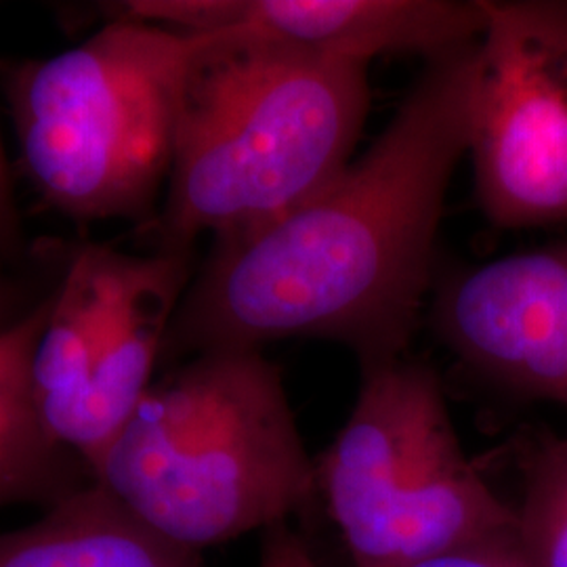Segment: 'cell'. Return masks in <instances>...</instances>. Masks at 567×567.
<instances>
[{"label":"cell","instance_id":"6da1fadb","mask_svg":"<svg viewBox=\"0 0 567 567\" xmlns=\"http://www.w3.org/2000/svg\"><path fill=\"white\" fill-rule=\"evenodd\" d=\"M475 44L425 63L374 143L322 192L213 243L164 351L322 339L351 349L360 368L404 358L433 282L447 187L471 145Z\"/></svg>","mask_w":567,"mask_h":567},{"label":"cell","instance_id":"7a4b0ae2","mask_svg":"<svg viewBox=\"0 0 567 567\" xmlns=\"http://www.w3.org/2000/svg\"><path fill=\"white\" fill-rule=\"evenodd\" d=\"M183 91L158 248L192 252L274 224L353 163L368 68L282 44L204 34Z\"/></svg>","mask_w":567,"mask_h":567},{"label":"cell","instance_id":"3957f363","mask_svg":"<svg viewBox=\"0 0 567 567\" xmlns=\"http://www.w3.org/2000/svg\"><path fill=\"white\" fill-rule=\"evenodd\" d=\"M93 484L166 540L203 555L318 498L280 368L264 351L192 355L154 381Z\"/></svg>","mask_w":567,"mask_h":567},{"label":"cell","instance_id":"277c9868","mask_svg":"<svg viewBox=\"0 0 567 567\" xmlns=\"http://www.w3.org/2000/svg\"><path fill=\"white\" fill-rule=\"evenodd\" d=\"M206 37L116 18L9 86L21 163L76 221L152 224L175 161L183 91Z\"/></svg>","mask_w":567,"mask_h":567},{"label":"cell","instance_id":"5b68a950","mask_svg":"<svg viewBox=\"0 0 567 567\" xmlns=\"http://www.w3.org/2000/svg\"><path fill=\"white\" fill-rule=\"evenodd\" d=\"M318 465V496L353 567H408L515 536V508L466 456L431 365L362 368L355 404Z\"/></svg>","mask_w":567,"mask_h":567},{"label":"cell","instance_id":"8992f818","mask_svg":"<svg viewBox=\"0 0 567 567\" xmlns=\"http://www.w3.org/2000/svg\"><path fill=\"white\" fill-rule=\"evenodd\" d=\"M192 278V252L131 255L86 244L51 292L32 358V395L49 440L91 482L154 385Z\"/></svg>","mask_w":567,"mask_h":567},{"label":"cell","instance_id":"52a82bcc","mask_svg":"<svg viewBox=\"0 0 567 567\" xmlns=\"http://www.w3.org/2000/svg\"><path fill=\"white\" fill-rule=\"evenodd\" d=\"M468 154L503 229L567 219V0H480Z\"/></svg>","mask_w":567,"mask_h":567},{"label":"cell","instance_id":"ba28073f","mask_svg":"<svg viewBox=\"0 0 567 567\" xmlns=\"http://www.w3.org/2000/svg\"><path fill=\"white\" fill-rule=\"evenodd\" d=\"M112 11L365 65L386 55L429 63L475 44L484 30L480 0H133Z\"/></svg>","mask_w":567,"mask_h":567},{"label":"cell","instance_id":"9c48e42d","mask_svg":"<svg viewBox=\"0 0 567 567\" xmlns=\"http://www.w3.org/2000/svg\"><path fill=\"white\" fill-rule=\"evenodd\" d=\"M431 316L471 370L567 405V243L450 276L435 290Z\"/></svg>","mask_w":567,"mask_h":567},{"label":"cell","instance_id":"30bf717a","mask_svg":"<svg viewBox=\"0 0 567 567\" xmlns=\"http://www.w3.org/2000/svg\"><path fill=\"white\" fill-rule=\"evenodd\" d=\"M0 567H206L203 555L142 524L93 482L34 524L0 534Z\"/></svg>","mask_w":567,"mask_h":567},{"label":"cell","instance_id":"8fae6325","mask_svg":"<svg viewBox=\"0 0 567 567\" xmlns=\"http://www.w3.org/2000/svg\"><path fill=\"white\" fill-rule=\"evenodd\" d=\"M51 311V295L0 328V508L58 503L89 484L44 433L32 395V358Z\"/></svg>","mask_w":567,"mask_h":567},{"label":"cell","instance_id":"7c38bea8","mask_svg":"<svg viewBox=\"0 0 567 567\" xmlns=\"http://www.w3.org/2000/svg\"><path fill=\"white\" fill-rule=\"evenodd\" d=\"M515 545L527 567H567V440L545 437L529 450Z\"/></svg>","mask_w":567,"mask_h":567},{"label":"cell","instance_id":"4fadbf2b","mask_svg":"<svg viewBox=\"0 0 567 567\" xmlns=\"http://www.w3.org/2000/svg\"><path fill=\"white\" fill-rule=\"evenodd\" d=\"M408 567H527L515 536L494 543L454 548Z\"/></svg>","mask_w":567,"mask_h":567},{"label":"cell","instance_id":"5bb4252c","mask_svg":"<svg viewBox=\"0 0 567 567\" xmlns=\"http://www.w3.org/2000/svg\"><path fill=\"white\" fill-rule=\"evenodd\" d=\"M259 567H318L303 538L288 526L271 527L264 532Z\"/></svg>","mask_w":567,"mask_h":567},{"label":"cell","instance_id":"9a60e30c","mask_svg":"<svg viewBox=\"0 0 567 567\" xmlns=\"http://www.w3.org/2000/svg\"><path fill=\"white\" fill-rule=\"evenodd\" d=\"M18 238V208L7 168L4 150L0 143V244H13Z\"/></svg>","mask_w":567,"mask_h":567},{"label":"cell","instance_id":"2e32d148","mask_svg":"<svg viewBox=\"0 0 567 567\" xmlns=\"http://www.w3.org/2000/svg\"><path fill=\"white\" fill-rule=\"evenodd\" d=\"M11 309H13V297L9 286L0 280V328L13 322L16 318H11Z\"/></svg>","mask_w":567,"mask_h":567}]
</instances>
